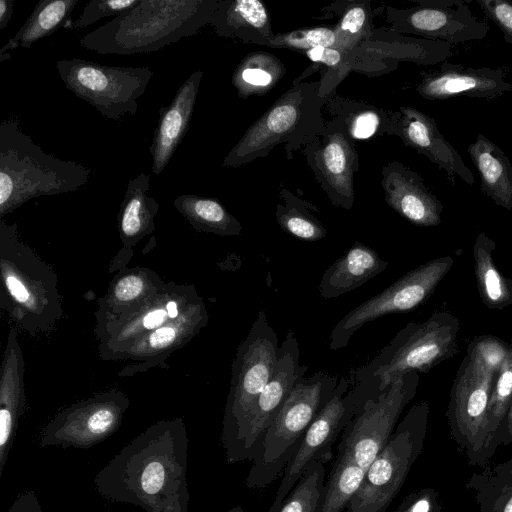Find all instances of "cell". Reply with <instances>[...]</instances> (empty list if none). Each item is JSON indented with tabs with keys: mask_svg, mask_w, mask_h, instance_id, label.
<instances>
[{
	"mask_svg": "<svg viewBox=\"0 0 512 512\" xmlns=\"http://www.w3.org/2000/svg\"><path fill=\"white\" fill-rule=\"evenodd\" d=\"M188 438L181 420L152 425L131 440L94 478L104 499L145 512H188Z\"/></svg>",
	"mask_w": 512,
	"mask_h": 512,
	"instance_id": "cell-1",
	"label": "cell"
},
{
	"mask_svg": "<svg viewBox=\"0 0 512 512\" xmlns=\"http://www.w3.org/2000/svg\"><path fill=\"white\" fill-rule=\"evenodd\" d=\"M221 0H138L79 38L98 54L133 55L158 51L197 34L209 24Z\"/></svg>",
	"mask_w": 512,
	"mask_h": 512,
	"instance_id": "cell-2",
	"label": "cell"
},
{
	"mask_svg": "<svg viewBox=\"0 0 512 512\" xmlns=\"http://www.w3.org/2000/svg\"><path fill=\"white\" fill-rule=\"evenodd\" d=\"M90 168L46 153L25 134L17 118L0 125L1 216L39 196L74 192L90 179Z\"/></svg>",
	"mask_w": 512,
	"mask_h": 512,
	"instance_id": "cell-3",
	"label": "cell"
},
{
	"mask_svg": "<svg viewBox=\"0 0 512 512\" xmlns=\"http://www.w3.org/2000/svg\"><path fill=\"white\" fill-rule=\"evenodd\" d=\"M458 318L450 312L433 313L427 320L406 324L366 365L350 374L365 400L384 391L397 377L427 373L458 354Z\"/></svg>",
	"mask_w": 512,
	"mask_h": 512,
	"instance_id": "cell-4",
	"label": "cell"
},
{
	"mask_svg": "<svg viewBox=\"0 0 512 512\" xmlns=\"http://www.w3.org/2000/svg\"><path fill=\"white\" fill-rule=\"evenodd\" d=\"M338 381L337 375L322 371L297 381L281 411L257 444L245 480L248 488H264L283 475L299 450L308 427L331 398Z\"/></svg>",
	"mask_w": 512,
	"mask_h": 512,
	"instance_id": "cell-5",
	"label": "cell"
},
{
	"mask_svg": "<svg viewBox=\"0 0 512 512\" xmlns=\"http://www.w3.org/2000/svg\"><path fill=\"white\" fill-rule=\"evenodd\" d=\"M320 83H302L277 100L245 132L224 158L223 166L238 167L267 155L274 146L311 140L324 130Z\"/></svg>",
	"mask_w": 512,
	"mask_h": 512,
	"instance_id": "cell-6",
	"label": "cell"
},
{
	"mask_svg": "<svg viewBox=\"0 0 512 512\" xmlns=\"http://www.w3.org/2000/svg\"><path fill=\"white\" fill-rule=\"evenodd\" d=\"M429 411L427 401L409 409L365 472L345 512H386L423 450Z\"/></svg>",
	"mask_w": 512,
	"mask_h": 512,
	"instance_id": "cell-7",
	"label": "cell"
},
{
	"mask_svg": "<svg viewBox=\"0 0 512 512\" xmlns=\"http://www.w3.org/2000/svg\"><path fill=\"white\" fill-rule=\"evenodd\" d=\"M278 337L261 310L245 340L238 346L232 366L221 441L227 460L231 457L247 418L270 380L278 360Z\"/></svg>",
	"mask_w": 512,
	"mask_h": 512,
	"instance_id": "cell-8",
	"label": "cell"
},
{
	"mask_svg": "<svg viewBox=\"0 0 512 512\" xmlns=\"http://www.w3.org/2000/svg\"><path fill=\"white\" fill-rule=\"evenodd\" d=\"M56 69L69 91L114 121L136 114L138 100L153 78L149 67L108 66L79 58L59 60Z\"/></svg>",
	"mask_w": 512,
	"mask_h": 512,
	"instance_id": "cell-9",
	"label": "cell"
},
{
	"mask_svg": "<svg viewBox=\"0 0 512 512\" xmlns=\"http://www.w3.org/2000/svg\"><path fill=\"white\" fill-rule=\"evenodd\" d=\"M496 374L463 359L454 379L446 412L452 439L470 466L485 467L489 449L488 409Z\"/></svg>",
	"mask_w": 512,
	"mask_h": 512,
	"instance_id": "cell-10",
	"label": "cell"
},
{
	"mask_svg": "<svg viewBox=\"0 0 512 512\" xmlns=\"http://www.w3.org/2000/svg\"><path fill=\"white\" fill-rule=\"evenodd\" d=\"M418 372L397 377L384 391L366 399L344 429L338 452L365 472L384 448L407 404L416 395Z\"/></svg>",
	"mask_w": 512,
	"mask_h": 512,
	"instance_id": "cell-11",
	"label": "cell"
},
{
	"mask_svg": "<svg viewBox=\"0 0 512 512\" xmlns=\"http://www.w3.org/2000/svg\"><path fill=\"white\" fill-rule=\"evenodd\" d=\"M454 264L451 256L431 259L348 312L330 333L332 351L345 348L364 325L386 315L416 309L435 291Z\"/></svg>",
	"mask_w": 512,
	"mask_h": 512,
	"instance_id": "cell-12",
	"label": "cell"
},
{
	"mask_svg": "<svg viewBox=\"0 0 512 512\" xmlns=\"http://www.w3.org/2000/svg\"><path fill=\"white\" fill-rule=\"evenodd\" d=\"M364 398L351 380L341 377L331 398L308 427L299 450L286 466L268 512H278L301 476L314 463L326 464L333 457V445L362 407Z\"/></svg>",
	"mask_w": 512,
	"mask_h": 512,
	"instance_id": "cell-13",
	"label": "cell"
},
{
	"mask_svg": "<svg viewBox=\"0 0 512 512\" xmlns=\"http://www.w3.org/2000/svg\"><path fill=\"white\" fill-rule=\"evenodd\" d=\"M308 369L300 362V346L295 334L289 330L278 350V360L267 385L255 402L237 445L227 460L233 464L252 461L257 444L275 420L297 381Z\"/></svg>",
	"mask_w": 512,
	"mask_h": 512,
	"instance_id": "cell-14",
	"label": "cell"
},
{
	"mask_svg": "<svg viewBox=\"0 0 512 512\" xmlns=\"http://www.w3.org/2000/svg\"><path fill=\"white\" fill-rule=\"evenodd\" d=\"M416 7L393 10L394 27L424 39L459 44L484 39L490 27L469 7L470 0L419 1Z\"/></svg>",
	"mask_w": 512,
	"mask_h": 512,
	"instance_id": "cell-15",
	"label": "cell"
},
{
	"mask_svg": "<svg viewBox=\"0 0 512 512\" xmlns=\"http://www.w3.org/2000/svg\"><path fill=\"white\" fill-rule=\"evenodd\" d=\"M124 409L116 401H97L70 409L44 428L39 438V446L91 448L116 431Z\"/></svg>",
	"mask_w": 512,
	"mask_h": 512,
	"instance_id": "cell-16",
	"label": "cell"
},
{
	"mask_svg": "<svg viewBox=\"0 0 512 512\" xmlns=\"http://www.w3.org/2000/svg\"><path fill=\"white\" fill-rule=\"evenodd\" d=\"M417 92L427 100H446L457 96L494 99L512 91L502 68H473L447 61L438 70L421 73Z\"/></svg>",
	"mask_w": 512,
	"mask_h": 512,
	"instance_id": "cell-17",
	"label": "cell"
},
{
	"mask_svg": "<svg viewBox=\"0 0 512 512\" xmlns=\"http://www.w3.org/2000/svg\"><path fill=\"white\" fill-rule=\"evenodd\" d=\"M392 128L403 142L443 169L450 178L458 176L473 185L475 178L458 151L439 131L434 118L411 107H400Z\"/></svg>",
	"mask_w": 512,
	"mask_h": 512,
	"instance_id": "cell-18",
	"label": "cell"
},
{
	"mask_svg": "<svg viewBox=\"0 0 512 512\" xmlns=\"http://www.w3.org/2000/svg\"><path fill=\"white\" fill-rule=\"evenodd\" d=\"M383 175L386 203L399 215L420 227L441 223L443 205L420 175L398 162L386 166Z\"/></svg>",
	"mask_w": 512,
	"mask_h": 512,
	"instance_id": "cell-19",
	"label": "cell"
},
{
	"mask_svg": "<svg viewBox=\"0 0 512 512\" xmlns=\"http://www.w3.org/2000/svg\"><path fill=\"white\" fill-rule=\"evenodd\" d=\"M202 70L193 72L178 88L171 103L159 110V119L149 148L152 173L160 175L187 133L202 80Z\"/></svg>",
	"mask_w": 512,
	"mask_h": 512,
	"instance_id": "cell-20",
	"label": "cell"
},
{
	"mask_svg": "<svg viewBox=\"0 0 512 512\" xmlns=\"http://www.w3.org/2000/svg\"><path fill=\"white\" fill-rule=\"evenodd\" d=\"M388 264L374 249L356 241L325 270L319 283L320 295L328 300L351 292L383 272Z\"/></svg>",
	"mask_w": 512,
	"mask_h": 512,
	"instance_id": "cell-21",
	"label": "cell"
},
{
	"mask_svg": "<svg viewBox=\"0 0 512 512\" xmlns=\"http://www.w3.org/2000/svg\"><path fill=\"white\" fill-rule=\"evenodd\" d=\"M467 151L479 173L481 192L496 205L512 212V164L509 158L480 133Z\"/></svg>",
	"mask_w": 512,
	"mask_h": 512,
	"instance_id": "cell-22",
	"label": "cell"
},
{
	"mask_svg": "<svg viewBox=\"0 0 512 512\" xmlns=\"http://www.w3.org/2000/svg\"><path fill=\"white\" fill-rule=\"evenodd\" d=\"M318 166L329 196L335 205L350 209L354 203L353 175L357 155L351 141L342 133L331 134L320 151Z\"/></svg>",
	"mask_w": 512,
	"mask_h": 512,
	"instance_id": "cell-23",
	"label": "cell"
},
{
	"mask_svg": "<svg viewBox=\"0 0 512 512\" xmlns=\"http://www.w3.org/2000/svg\"><path fill=\"white\" fill-rule=\"evenodd\" d=\"M209 24L223 37L248 40V35L253 34V41L266 43L274 36L267 8L259 0L220 1Z\"/></svg>",
	"mask_w": 512,
	"mask_h": 512,
	"instance_id": "cell-24",
	"label": "cell"
},
{
	"mask_svg": "<svg viewBox=\"0 0 512 512\" xmlns=\"http://www.w3.org/2000/svg\"><path fill=\"white\" fill-rule=\"evenodd\" d=\"M79 0H41L16 35L0 49V62L10 59L9 50L28 49L63 26Z\"/></svg>",
	"mask_w": 512,
	"mask_h": 512,
	"instance_id": "cell-25",
	"label": "cell"
},
{
	"mask_svg": "<svg viewBox=\"0 0 512 512\" xmlns=\"http://www.w3.org/2000/svg\"><path fill=\"white\" fill-rule=\"evenodd\" d=\"M496 243L484 232L473 245L474 271L482 302L490 309L502 310L512 305V281L506 278L493 260Z\"/></svg>",
	"mask_w": 512,
	"mask_h": 512,
	"instance_id": "cell-26",
	"label": "cell"
},
{
	"mask_svg": "<svg viewBox=\"0 0 512 512\" xmlns=\"http://www.w3.org/2000/svg\"><path fill=\"white\" fill-rule=\"evenodd\" d=\"M465 486L474 491L478 512H512V458L473 472Z\"/></svg>",
	"mask_w": 512,
	"mask_h": 512,
	"instance_id": "cell-27",
	"label": "cell"
},
{
	"mask_svg": "<svg viewBox=\"0 0 512 512\" xmlns=\"http://www.w3.org/2000/svg\"><path fill=\"white\" fill-rule=\"evenodd\" d=\"M150 176L140 172L127 185L119 212V227L125 238H135L153 226L158 202L148 196Z\"/></svg>",
	"mask_w": 512,
	"mask_h": 512,
	"instance_id": "cell-28",
	"label": "cell"
},
{
	"mask_svg": "<svg viewBox=\"0 0 512 512\" xmlns=\"http://www.w3.org/2000/svg\"><path fill=\"white\" fill-rule=\"evenodd\" d=\"M174 206L199 229L224 236L242 232L240 222L217 199L184 194L174 200Z\"/></svg>",
	"mask_w": 512,
	"mask_h": 512,
	"instance_id": "cell-29",
	"label": "cell"
},
{
	"mask_svg": "<svg viewBox=\"0 0 512 512\" xmlns=\"http://www.w3.org/2000/svg\"><path fill=\"white\" fill-rule=\"evenodd\" d=\"M285 74L282 63L273 55L255 52L247 55L232 76L240 97L263 94L273 88Z\"/></svg>",
	"mask_w": 512,
	"mask_h": 512,
	"instance_id": "cell-30",
	"label": "cell"
},
{
	"mask_svg": "<svg viewBox=\"0 0 512 512\" xmlns=\"http://www.w3.org/2000/svg\"><path fill=\"white\" fill-rule=\"evenodd\" d=\"M364 475L365 471L350 457L338 452L318 512H343L360 487Z\"/></svg>",
	"mask_w": 512,
	"mask_h": 512,
	"instance_id": "cell-31",
	"label": "cell"
},
{
	"mask_svg": "<svg viewBox=\"0 0 512 512\" xmlns=\"http://www.w3.org/2000/svg\"><path fill=\"white\" fill-rule=\"evenodd\" d=\"M325 475V464L314 462L289 492L278 512H318Z\"/></svg>",
	"mask_w": 512,
	"mask_h": 512,
	"instance_id": "cell-32",
	"label": "cell"
},
{
	"mask_svg": "<svg viewBox=\"0 0 512 512\" xmlns=\"http://www.w3.org/2000/svg\"><path fill=\"white\" fill-rule=\"evenodd\" d=\"M512 400V342L509 353L502 367L495 376L488 409L489 449L493 457L496 435L503 423Z\"/></svg>",
	"mask_w": 512,
	"mask_h": 512,
	"instance_id": "cell-33",
	"label": "cell"
},
{
	"mask_svg": "<svg viewBox=\"0 0 512 512\" xmlns=\"http://www.w3.org/2000/svg\"><path fill=\"white\" fill-rule=\"evenodd\" d=\"M276 219L282 230L300 240L314 242L327 234L326 228L316 218L295 205H278Z\"/></svg>",
	"mask_w": 512,
	"mask_h": 512,
	"instance_id": "cell-34",
	"label": "cell"
},
{
	"mask_svg": "<svg viewBox=\"0 0 512 512\" xmlns=\"http://www.w3.org/2000/svg\"><path fill=\"white\" fill-rule=\"evenodd\" d=\"M368 31L369 15L367 9L363 5L349 7L334 29L335 48L344 52L353 49L364 39Z\"/></svg>",
	"mask_w": 512,
	"mask_h": 512,
	"instance_id": "cell-35",
	"label": "cell"
},
{
	"mask_svg": "<svg viewBox=\"0 0 512 512\" xmlns=\"http://www.w3.org/2000/svg\"><path fill=\"white\" fill-rule=\"evenodd\" d=\"M509 353V344L499 337L482 335L470 341L467 347L468 357L497 374Z\"/></svg>",
	"mask_w": 512,
	"mask_h": 512,
	"instance_id": "cell-36",
	"label": "cell"
},
{
	"mask_svg": "<svg viewBox=\"0 0 512 512\" xmlns=\"http://www.w3.org/2000/svg\"><path fill=\"white\" fill-rule=\"evenodd\" d=\"M334 29L316 27L295 30L287 34L273 36L266 44L289 49L310 50L319 46L335 47Z\"/></svg>",
	"mask_w": 512,
	"mask_h": 512,
	"instance_id": "cell-37",
	"label": "cell"
},
{
	"mask_svg": "<svg viewBox=\"0 0 512 512\" xmlns=\"http://www.w3.org/2000/svg\"><path fill=\"white\" fill-rule=\"evenodd\" d=\"M137 2L138 0H91L84 7L80 17L72 22L69 28L84 29L102 18L119 15Z\"/></svg>",
	"mask_w": 512,
	"mask_h": 512,
	"instance_id": "cell-38",
	"label": "cell"
},
{
	"mask_svg": "<svg viewBox=\"0 0 512 512\" xmlns=\"http://www.w3.org/2000/svg\"><path fill=\"white\" fill-rule=\"evenodd\" d=\"M485 16L501 30L505 42L512 44V2L507 0H478Z\"/></svg>",
	"mask_w": 512,
	"mask_h": 512,
	"instance_id": "cell-39",
	"label": "cell"
},
{
	"mask_svg": "<svg viewBox=\"0 0 512 512\" xmlns=\"http://www.w3.org/2000/svg\"><path fill=\"white\" fill-rule=\"evenodd\" d=\"M442 502L434 488H421L408 494L394 512H441Z\"/></svg>",
	"mask_w": 512,
	"mask_h": 512,
	"instance_id": "cell-40",
	"label": "cell"
},
{
	"mask_svg": "<svg viewBox=\"0 0 512 512\" xmlns=\"http://www.w3.org/2000/svg\"><path fill=\"white\" fill-rule=\"evenodd\" d=\"M380 124V117L374 111H364L355 116L350 126V134L356 139L371 137Z\"/></svg>",
	"mask_w": 512,
	"mask_h": 512,
	"instance_id": "cell-41",
	"label": "cell"
},
{
	"mask_svg": "<svg viewBox=\"0 0 512 512\" xmlns=\"http://www.w3.org/2000/svg\"><path fill=\"white\" fill-rule=\"evenodd\" d=\"M144 287V281L140 277L136 275L126 276L115 286V297L120 301L134 300L143 293Z\"/></svg>",
	"mask_w": 512,
	"mask_h": 512,
	"instance_id": "cell-42",
	"label": "cell"
},
{
	"mask_svg": "<svg viewBox=\"0 0 512 512\" xmlns=\"http://www.w3.org/2000/svg\"><path fill=\"white\" fill-rule=\"evenodd\" d=\"M306 56L313 62L322 63L330 68H335L344 60L345 52L335 47L319 46L307 50Z\"/></svg>",
	"mask_w": 512,
	"mask_h": 512,
	"instance_id": "cell-43",
	"label": "cell"
},
{
	"mask_svg": "<svg viewBox=\"0 0 512 512\" xmlns=\"http://www.w3.org/2000/svg\"><path fill=\"white\" fill-rule=\"evenodd\" d=\"M7 512H42V507L35 491H25L17 496Z\"/></svg>",
	"mask_w": 512,
	"mask_h": 512,
	"instance_id": "cell-44",
	"label": "cell"
},
{
	"mask_svg": "<svg viewBox=\"0 0 512 512\" xmlns=\"http://www.w3.org/2000/svg\"><path fill=\"white\" fill-rule=\"evenodd\" d=\"M177 337V330L172 326L157 328L148 338L151 348L161 349L170 346Z\"/></svg>",
	"mask_w": 512,
	"mask_h": 512,
	"instance_id": "cell-45",
	"label": "cell"
},
{
	"mask_svg": "<svg viewBox=\"0 0 512 512\" xmlns=\"http://www.w3.org/2000/svg\"><path fill=\"white\" fill-rule=\"evenodd\" d=\"M4 280L13 299L22 304H26L30 301L31 296L29 290L18 277L12 274H7L4 276Z\"/></svg>",
	"mask_w": 512,
	"mask_h": 512,
	"instance_id": "cell-46",
	"label": "cell"
},
{
	"mask_svg": "<svg viewBox=\"0 0 512 512\" xmlns=\"http://www.w3.org/2000/svg\"><path fill=\"white\" fill-rule=\"evenodd\" d=\"M512 443V400L508 412L495 438V447Z\"/></svg>",
	"mask_w": 512,
	"mask_h": 512,
	"instance_id": "cell-47",
	"label": "cell"
},
{
	"mask_svg": "<svg viewBox=\"0 0 512 512\" xmlns=\"http://www.w3.org/2000/svg\"><path fill=\"white\" fill-rule=\"evenodd\" d=\"M168 313L164 309H156L148 312L143 320L142 325L147 330L157 329L163 325L168 318Z\"/></svg>",
	"mask_w": 512,
	"mask_h": 512,
	"instance_id": "cell-48",
	"label": "cell"
},
{
	"mask_svg": "<svg viewBox=\"0 0 512 512\" xmlns=\"http://www.w3.org/2000/svg\"><path fill=\"white\" fill-rule=\"evenodd\" d=\"M14 0H0V30L7 27L13 11H14Z\"/></svg>",
	"mask_w": 512,
	"mask_h": 512,
	"instance_id": "cell-49",
	"label": "cell"
},
{
	"mask_svg": "<svg viewBox=\"0 0 512 512\" xmlns=\"http://www.w3.org/2000/svg\"><path fill=\"white\" fill-rule=\"evenodd\" d=\"M166 311L168 313V316L172 319L176 318L178 316V307L177 303L175 301H169L166 304Z\"/></svg>",
	"mask_w": 512,
	"mask_h": 512,
	"instance_id": "cell-50",
	"label": "cell"
},
{
	"mask_svg": "<svg viewBox=\"0 0 512 512\" xmlns=\"http://www.w3.org/2000/svg\"><path fill=\"white\" fill-rule=\"evenodd\" d=\"M227 512H244L241 506L233 507L232 509L228 510Z\"/></svg>",
	"mask_w": 512,
	"mask_h": 512,
	"instance_id": "cell-51",
	"label": "cell"
}]
</instances>
